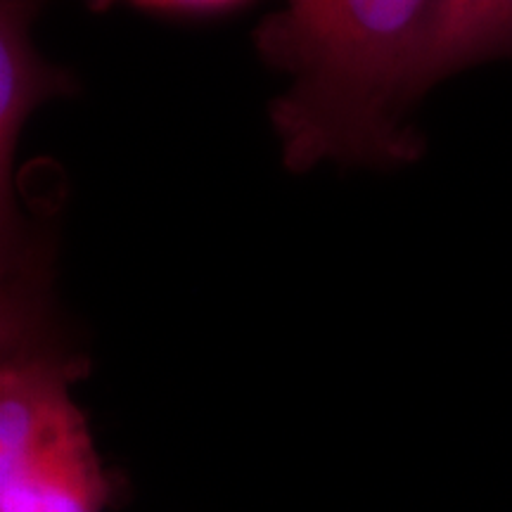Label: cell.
<instances>
[{
	"label": "cell",
	"instance_id": "obj_5",
	"mask_svg": "<svg viewBox=\"0 0 512 512\" xmlns=\"http://www.w3.org/2000/svg\"><path fill=\"white\" fill-rule=\"evenodd\" d=\"M114 0H93V8H107ZM138 3L150 5H185V8H207V5H223L230 0H138Z\"/></svg>",
	"mask_w": 512,
	"mask_h": 512
},
{
	"label": "cell",
	"instance_id": "obj_3",
	"mask_svg": "<svg viewBox=\"0 0 512 512\" xmlns=\"http://www.w3.org/2000/svg\"><path fill=\"white\" fill-rule=\"evenodd\" d=\"M31 0H0V226L3 271L17 266L22 221L17 216L15 155L19 133L43 100L67 93L72 79L60 67L43 62L31 43Z\"/></svg>",
	"mask_w": 512,
	"mask_h": 512
},
{
	"label": "cell",
	"instance_id": "obj_2",
	"mask_svg": "<svg viewBox=\"0 0 512 512\" xmlns=\"http://www.w3.org/2000/svg\"><path fill=\"white\" fill-rule=\"evenodd\" d=\"M86 356L60 337L46 271L3 280L0 302V512H107L119 477L95 451L72 384Z\"/></svg>",
	"mask_w": 512,
	"mask_h": 512
},
{
	"label": "cell",
	"instance_id": "obj_1",
	"mask_svg": "<svg viewBox=\"0 0 512 512\" xmlns=\"http://www.w3.org/2000/svg\"><path fill=\"white\" fill-rule=\"evenodd\" d=\"M437 10L439 0H285L261 24L259 53L292 76L271 110L287 169L420 157L406 114L420 98Z\"/></svg>",
	"mask_w": 512,
	"mask_h": 512
},
{
	"label": "cell",
	"instance_id": "obj_4",
	"mask_svg": "<svg viewBox=\"0 0 512 512\" xmlns=\"http://www.w3.org/2000/svg\"><path fill=\"white\" fill-rule=\"evenodd\" d=\"M512 57V0H458L430 38L418 95L475 64Z\"/></svg>",
	"mask_w": 512,
	"mask_h": 512
}]
</instances>
